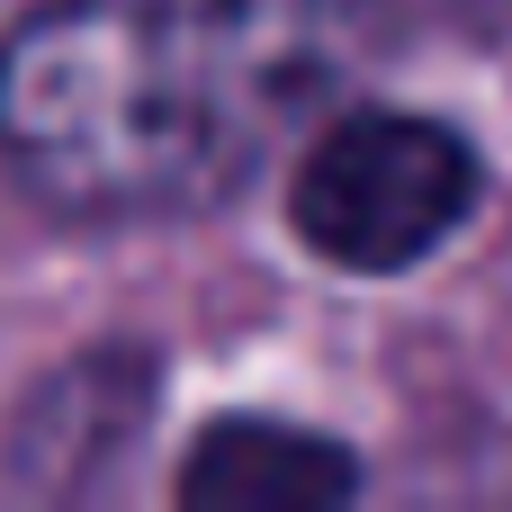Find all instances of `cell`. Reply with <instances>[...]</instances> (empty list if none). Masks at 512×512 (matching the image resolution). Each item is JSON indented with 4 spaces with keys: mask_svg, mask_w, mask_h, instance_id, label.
<instances>
[{
    "mask_svg": "<svg viewBox=\"0 0 512 512\" xmlns=\"http://www.w3.org/2000/svg\"><path fill=\"white\" fill-rule=\"evenodd\" d=\"M396 0H54L0 45V162L72 225L225 207L378 54Z\"/></svg>",
    "mask_w": 512,
    "mask_h": 512,
    "instance_id": "6da1fadb",
    "label": "cell"
},
{
    "mask_svg": "<svg viewBox=\"0 0 512 512\" xmlns=\"http://www.w3.org/2000/svg\"><path fill=\"white\" fill-rule=\"evenodd\" d=\"M477 189H486V171L459 126H441L423 108H342L306 135L288 216L315 261L396 279L468 225Z\"/></svg>",
    "mask_w": 512,
    "mask_h": 512,
    "instance_id": "7a4b0ae2",
    "label": "cell"
},
{
    "mask_svg": "<svg viewBox=\"0 0 512 512\" xmlns=\"http://www.w3.org/2000/svg\"><path fill=\"white\" fill-rule=\"evenodd\" d=\"M360 495V459L297 423H207L180 459V504L198 512H333Z\"/></svg>",
    "mask_w": 512,
    "mask_h": 512,
    "instance_id": "3957f363",
    "label": "cell"
},
{
    "mask_svg": "<svg viewBox=\"0 0 512 512\" xmlns=\"http://www.w3.org/2000/svg\"><path fill=\"white\" fill-rule=\"evenodd\" d=\"M144 414H153V369L135 351L72 360L18 423V477L45 486V495H81L135 450Z\"/></svg>",
    "mask_w": 512,
    "mask_h": 512,
    "instance_id": "277c9868",
    "label": "cell"
}]
</instances>
